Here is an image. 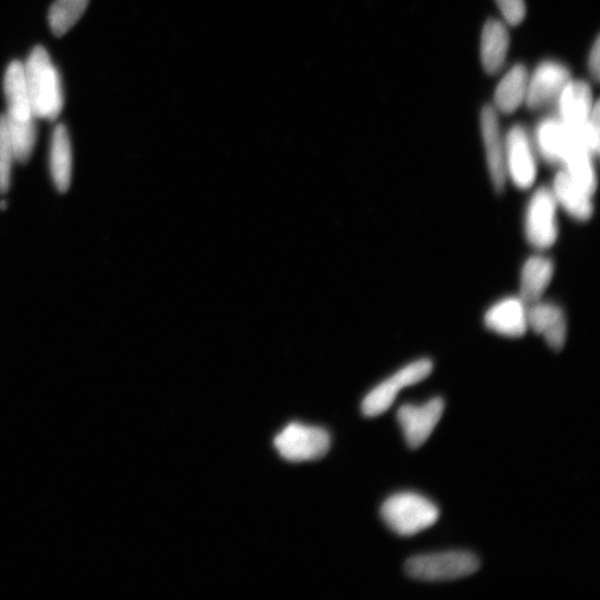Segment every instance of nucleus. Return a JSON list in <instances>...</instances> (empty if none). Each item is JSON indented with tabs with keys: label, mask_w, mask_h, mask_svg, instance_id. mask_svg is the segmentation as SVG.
Masks as SVG:
<instances>
[{
	"label": "nucleus",
	"mask_w": 600,
	"mask_h": 600,
	"mask_svg": "<svg viewBox=\"0 0 600 600\" xmlns=\"http://www.w3.org/2000/svg\"><path fill=\"white\" fill-rule=\"evenodd\" d=\"M26 85L36 119L56 120L64 107L62 79L47 50L37 46L24 64Z\"/></svg>",
	"instance_id": "nucleus-1"
},
{
	"label": "nucleus",
	"mask_w": 600,
	"mask_h": 600,
	"mask_svg": "<svg viewBox=\"0 0 600 600\" xmlns=\"http://www.w3.org/2000/svg\"><path fill=\"white\" fill-rule=\"evenodd\" d=\"M380 514L393 532L408 537L432 527L439 518V509L423 496L402 493L389 497Z\"/></svg>",
	"instance_id": "nucleus-2"
},
{
	"label": "nucleus",
	"mask_w": 600,
	"mask_h": 600,
	"mask_svg": "<svg viewBox=\"0 0 600 600\" xmlns=\"http://www.w3.org/2000/svg\"><path fill=\"white\" fill-rule=\"evenodd\" d=\"M480 567L478 558L466 552L413 557L406 563L408 576L424 582H445L473 575Z\"/></svg>",
	"instance_id": "nucleus-3"
},
{
	"label": "nucleus",
	"mask_w": 600,
	"mask_h": 600,
	"mask_svg": "<svg viewBox=\"0 0 600 600\" xmlns=\"http://www.w3.org/2000/svg\"><path fill=\"white\" fill-rule=\"evenodd\" d=\"M558 206L550 188H538L530 197L525 213V236L538 250L552 247L558 238Z\"/></svg>",
	"instance_id": "nucleus-4"
},
{
	"label": "nucleus",
	"mask_w": 600,
	"mask_h": 600,
	"mask_svg": "<svg viewBox=\"0 0 600 600\" xmlns=\"http://www.w3.org/2000/svg\"><path fill=\"white\" fill-rule=\"evenodd\" d=\"M274 445L288 462H309L328 453L330 436L323 428L290 424L276 436Z\"/></svg>",
	"instance_id": "nucleus-5"
},
{
	"label": "nucleus",
	"mask_w": 600,
	"mask_h": 600,
	"mask_svg": "<svg viewBox=\"0 0 600 600\" xmlns=\"http://www.w3.org/2000/svg\"><path fill=\"white\" fill-rule=\"evenodd\" d=\"M433 368L432 360L423 358L399 369L365 397L362 405L364 415L376 417L384 414L392 407L400 390L423 382L432 374Z\"/></svg>",
	"instance_id": "nucleus-6"
},
{
	"label": "nucleus",
	"mask_w": 600,
	"mask_h": 600,
	"mask_svg": "<svg viewBox=\"0 0 600 600\" xmlns=\"http://www.w3.org/2000/svg\"><path fill=\"white\" fill-rule=\"evenodd\" d=\"M507 179L519 189H529L536 182L537 160L532 139L523 126L510 128L505 136Z\"/></svg>",
	"instance_id": "nucleus-7"
},
{
	"label": "nucleus",
	"mask_w": 600,
	"mask_h": 600,
	"mask_svg": "<svg viewBox=\"0 0 600 600\" xmlns=\"http://www.w3.org/2000/svg\"><path fill=\"white\" fill-rule=\"evenodd\" d=\"M570 80L565 65L553 60L540 64L528 78L526 105L530 109H543L557 103Z\"/></svg>",
	"instance_id": "nucleus-8"
},
{
	"label": "nucleus",
	"mask_w": 600,
	"mask_h": 600,
	"mask_svg": "<svg viewBox=\"0 0 600 600\" xmlns=\"http://www.w3.org/2000/svg\"><path fill=\"white\" fill-rule=\"evenodd\" d=\"M480 132H482L490 182L497 193H503L508 180L505 162L506 142L494 107L486 106L480 113Z\"/></svg>",
	"instance_id": "nucleus-9"
},
{
	"label": "nucleus",
	"mask_w": 600,
	"mask_h": 600,
	"mask_svg": "<svg viewBox=\"0 0 600 600\" xmlns=\"http://www.w3.org/2000/svg\"><path fill=\"white\" fill-rule=\"evenodd\" d=\"M442 398H434L423 406L405 405L400 407L397 419L408 446L417 449L423 446L444 414Z\"/></svg>",
	"instance_id": "nucleus-10"
},
{
	"label": "nucleus",
	"mask_w": 600,
	"mask_h": 600,
	"mask_svg": "<svg viewBox=\"0 0 600 600\" xmlns=\"http://www.w3.org/2000/svg\"><path fill=\"white\" fill-rule=\"evenodd\" d=\"M485 326L497 335L519 338L527 333L528 304L522 298L506 297L488 308Z\"/></svg>",
	"instance_id": "nucleus-11"
},
{
	"label": "nucleus",
	"mask_w": 600,
	"mask_h": 600,
	"mask_svg": "<svg viewBox=\"0 0 600 600\" xmlns=\"http://www.w3.org/2000/svg\"><path fill=\"white\" fill-rule=\"evenodd\" d=\"M528 328L545 339L554 350L563 349L567 339V319L564 310L549 302L528 305Z\"/></svg>",
	"instance_id": "nucleus-12"
},
{
	"label": "nucleus",
	"mask_w": 600,
	"mask_h": 600,
	"mask_svg": "<svg viewBox=\"0 0 600 600\" xmlns=\"http://www.w3.org/2000/svg\"><path fill=\"white\" fill-rule=\"evenodd\" d=\"M595 103L592 89L587 83L570 80L557 102L559 119L573 132L582 136V130Z\"/></svg>",
	"instance_id": "nucleus-13"
},
{
	"label": "nucleus",
	"mask_w": 600,
	"mask_h": 600,
	"mask_svg": "<svg viewBox=\"0 0 600 600\" xmlns=\"http://www.w3.org/2000/svg\"><path fill=\"white\" fill-rule=\"evenodd\" d=\"M4 90L7 102V114L5 115L7 122H35L36 117L33 113L32 105H30L26 85L24 64L19 62V60H14L7 67Z\"/></svg>",
	"instance_id": "nucleus-14"
},
{
	"label": "nucleus",
	"mask_w": 600,
	"mask_h": 600,
	"mask_svg": "<svg viewBox=\"0 0 600 600\" xmlns=\"http://www.w3.org/2000/svg\"><path fill=\"white\" fill-rule=\"evenodd\" d=\"M550 190L557 206L578 222H586L593 216V194L576 183L563 169L555 176Z\"/></svg>",
	"instance_id": "nucleus-15"
},
{
	"label": "nucleus",
	"mask_w": 600,
	"mask_h": 600,
	"mask_svg": "<svg viewBox=\"0 0 600 600\" xmlns=\"http://www.w3.org/2000/svg\"><path fill=\"white\" fill-rule=\"evenodd\" d=\"M554 273L552 259L543 255L529 257L520 272L519 297L528 305L538 302L552 283Z\"/></svg>",
	"instance_id": "nucleus-16"
},
{
	"label": "nucleus",
	"mask_w": 600,
	"mask_h": 600,
	"mask_svg": "<svg viewBox=\"0 0 600 600\" xmlns=\"http://www.w3.org/2000/svg\"><path fill=\"white\" fill-rule=\"evenodd\" d=\"M575 133L559 118H547L536 130V143L546 162L560 165Z\"/></svg>",
	"instance_id": "nucleus-17"
},
{
	"label": "nucleus",
	"mask_w": 600,
	"mask_h": 600,
	"mask_svg": "<svg viewBox=\"0 0 600 600\" xmlns=\"http://www.w3.org/2000/svg\"><path fill=\"white\" fill-rule=\"evenodd\" d=\"M594 158L595 156L585 145L582 136L575 133L572 143L566 150L563 162L560 164L563 166L564 172L593 195L597 188Z\"/></svg>",
	"instance_id": "nucleus-18"
},
{
	"label": "nucleus",
	"mask_w": 600,
	"mask_h": 600,
	"mask_svg": "<svg viewBox=\"0 0 600 600\" xmlns=\"http://www.w3.org/2000/svg\"><path fill=\"white\" fill-rule=\"evenodd\" d=\"M508 48L509 34L506 26L499 20H488L480 38V59L488 74H497L504 67Z\"/></svg>",
	"instance_id": "nucleus-19"
},
{
	"label": "nucleus",
	"mask_w": 600,
	"mask_h": 600,
	"mask_svg": "<svg viewBox=\"0 0 600 600\" xmlns=\"http://www.w3.org/2000/svg\"><path fill=\"white\" fill-rule=\"evenodd\" d=\"M73 154L72 144L65 125L58 124L50 143V173L59 192L65 193L72 182Z\"/></svg>",
	"instance_id": "nucleus-20"
},
{
	"label": "nucleus",
	"mask_w": 600,
	"mask_h": 600,
	"mask_svg": "<svg viewBox=\"0 0 600 600\" xmlns=\"http://www.w3.org/2000/svg\"><path fill=\"white\" fill-rule=\"evenodd\" d=\"M528 73L524 65H516L500 80L495 92L499 112L512 114L525 103Z\"/></svg>",
	"instance_id": "nucleus-21"
},
{
	"label": "nucleus",
	"mask_w": 600,
	"mask_h": 600,
	"mask_svg": "<svg viewBox=\"0 0 600 600\" xmlns=\"http://www.w3.org/2000/svg\"><path fill=\"white\" fill-rule=\"evenodd\" d=\"M89 0H56L49 10V26L57 37H62L83 16Z\"/></svg>",
	"instance_id": "nucleus-22"
},
{
	"label": "nucleus",
	"mask_w": 600,
	"mask_h": 600,
	"mask_svg": "<svg viewBox=\"0 0 600 600\" xmlns=\"http://www.w3.org/2000/svg\"><path fill=\"white\" fill-rule=\"evenodd\" d=\"M15 153L8 133L5 115L0 116V194L8 192Z\"/></svg>",
	"instance_id": "nucleus-23"
},
{
	"label": "nucleus",
	"mask_w": 600,
	"mask_h": 600,
	"mask_svg": "<svg viewBox=\"0 0 600 600\" xmlns=\"http://www.w3.org/2000/svg\"><path fill=\"white\" fill-rule=\"evenodd\" d=\"M599 137V103L596 102L593 107L592 113H590L587 122L582 130V138L584 140V143L595 157H597L599 153Z\"/></svg>",
	"instance_id": "nucleus-24"
},
{
	"label": "nucleus",
	"mask_w": 600,
	"mask_h": 600,
	"mask_svg": "<svg viewBox=\"0 0 600 600\" xmlns=\"http://www.w3.org/2000/svg\"><path fill=\"white\" fill-rule=\"evenodd\" d=\"M500 13L510 25H518L523 22L526 15L525 0H496Z\"/></svg>",
	"instance_id": "nucleus-25"
},
{
	"label": "nucleus",
	"mask_w": 600,
	"mask_h": 600,
	"mask_svg": "<svg viewBox=\"0 0 600 600\" xmlns=\"http://www.w3.org/2000/svg\"><path fill=\"white\" fill-rule=\"evenodd\" d=\"M588 68L590 74L595 80L599 79V70H600V42L599 38L596 39L595 44L590 50V54L588 57Z\"/></svg>",
	"instance_id": "nucleus-26"
}]
</instances>
